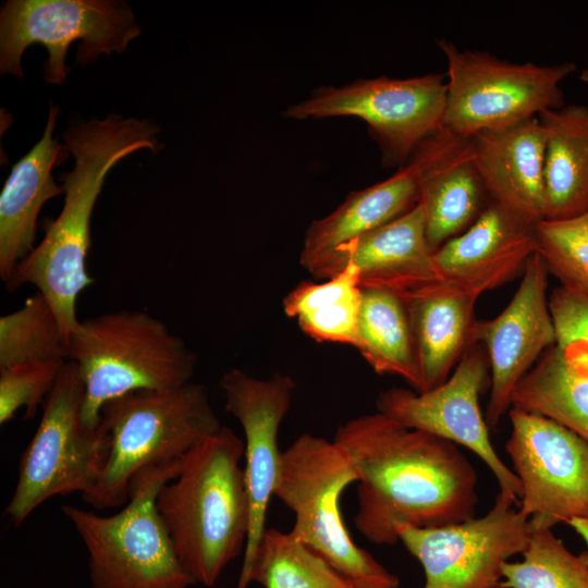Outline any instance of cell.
<instances>
[{"label": "cell", "instance_id": "1", "mask_svg": "<svg viewBox=\"0 0 588 588\" xmlns=\"http://www.w3.org/2000/svg\"><path fill=\"white\" fill-rule=\"evenodd\" d=\"M333 441L357 474V530L394 546L395 526L433 528L475 517L478 476L455 443L377 412L339 426Z\"/></svg>", "mask_w": 588, "mask_h": 588}, {"label": "cell", "instance_id": "2", "mask_svg": "<svg viewBox=\"0 0 588 588\" xmlns=\"http://www.w3.org/2000/svg\"><path fill=\"white\" fill-rule=\"evenodd\" d=\"M159 125L147 119L110 114L105 119L78 121L64 132V145L74 166L61 174L64 204L46 228L45 236L17 266L8 284L11 291L33 284L51 305L70 340L77 329L76 302L94 283L86 270L90 248V220L107 174L123 158L142 149L162 146Z\"/></svg>", "mask_w": 588, "mask_h": 588}, {"label": "cell", "instance_id": "3", "mask_svg": "<svg viewBox=\"0 0 588 588\" xmlns=\"http://www.w3.org/2000/svg\"><path fill=\"white\" fill-rule=\"evenodd\" d=\"M245 444L225 426L185 458L157 495V510L179 561L194 585L212 587L228 564L244 554L249 501L240 461Z\"/></svg>", "mask_w": 588, "mask_h": 588}, {"label": "cell", "instance_id": "4", "mask_svg": "<svg viewBox=\"0 0 588 588\" xmlns=\"http://www.w3.org/2000/svg\"><path fill=\"white\" fill-rule=\"evenodd\" d=\"M68 360L84 381L82 422L95 430L102 406L135 391L175 389L192 382L196 354L152 315L120 309L79 321Z\"/></svg>", "mask_w": 588, "mask_h": 588}, {"label": "cell", "instance_id": "5", "mask_svg": "<svg viewBox=\"0 0 588 588\" xmlns=\"http://www.w3.org/2000/svg\"><path fill=\"white\" fill-rule=\"evenodd\" d=\"M99 426L108 454L91 491L82 499L97 510L123 506L132 479L144 468L185 458L221 424L199 383L142 390L107 402Z\"/></svg>", "mask_w": 588, "mask_h": 588}, {"label": "cell", "instance_id": "6", "mask_svg": "<svg viewBox=\"0 0 588 588\" xmlns=\"http://www.w3.org/2000/svg\"><path fill=\"white\" fill-rule=\"evenodd\" d=\"M185 458L142 469L132 479L128 501L115 514L61 507L86 547L91 588L194 585L156 505L160 489L179 475Z\"/></svg>", "mask_w": 588, "mask_h": 588}, {"label": "cell", "instance_id": "7", "mask_svg": "<svg viewBox=\"0 0 588 588\" xmlns=\"http://www.w3.org/2000/svg\"><path fill=\"white\" fill-rule=\"evenodd\" d=\"M357 480L334 441L303 433L281 454L273 495L295 514L290 536L357 588H399L400 578L354 542L342 518L341 495Z\"/></svg>", "mask_w": 588, "mask_h": 588}, {"label": "cell", "instance_id": "8", "mask_svg": "<svg viewBox=\"0 0 588 588\" xmlns=\"http://www.w3.org/2000/svg\"><path fill=\"white\" fill-rule=\"evenodd\" d=\"M84 381L76 363L65 360L42 406L40 422L19 466L15 489L4 510L22 525L47 500L88 493L96 486L108 454V440L98 426L82 422Z\"/></svg>", "mask_w": 588, "mask_h": 588}, {"label": "cell", "instance_id": "9", "mask_svg": "<svg viewBox=\"0 0 588 588\" xmlns=\"http://www.w3.org/2000/svg\"><path fill=\"white\" fill-rule=\"evenodd\" d=\"M448 61V91L442 128L469 138L503 130L564 107L560 83L576 70L573 62L512 63L486 51H461L438 41Z\"/></svg>", "mask_w": 588, "mask_h": 588}, {"label": "cell", "instance_id": "10", "mask_svg": "<svg viewBox=\"0 0 588 588\" xmlns=\"http://www.w3.org/2000/svg\"><path fill=\"white\" fill-rule=\"evenodd\" d=\"M139 34L132 9L122 0H9L0 13V72L23 78L24 51L40 44L48 51L45 81L62 85L73 41H81L76 63L84 66L100 54L125 51Z\"/></svg>", "mask_w": 588, "mask_h": 588}, {"label": "cell", "instance_id": "11", "mask_svg": "<svg viewBox=\"0 0 588 588\" xmlns=\"http://www.w3.org/2000/svg\"><path fill=\"white\" fill-rule=\"evenodd\" d=\"M446 91L444 76L438 73L403 79L380 76L318 88L289 107L284 115L294 120L359 118L378 143L382 162L403 167L425 139L442 128Z\"/></svg>", "mask_w": 588, "mask_h": 588}, {"label": "cell", "instance_id": "12", "mask_svg": "<svg viewBox=\"0 0 588 588\" xmlns=\"http://www.w3.org/2000/svg\"><path fill=\"white\" fill-rule=\"evenodd\" d=\"M499 491L481 517L433 528L395 526L405 549L421 564L422 588H500L502 567L528 542L530 526Z\"/></svg>", "mask_w": 588, "mask_h": 588}, {"label": "cell", "instance_id": "13", "mask_svg": "<svg viewBox=\"0 0 588 588\" xmlns=\"http://www.w3.org/2000/svg\"><path fill=\"white\" fill-rule=\"evenodd\" d=\"M505 450L522 488L518 510L535 527L588 517V442L540 415L511 407Z\"/></svg>", "mask_w": 588, "mask_h": 588}, {"label": "cell", "instance_id": "14", "mask_svg": "<svg viewBox=\"0 0 588 588\" xmlns=\"http://www.w3.org/2000/svg\"><path fill=\"white\" fill-rule=\"evenodd\" d=\"M490 382L487 352L477 344L440 385L425 392L388 389L378 395L377 409L407 429L432 433L474 452L493 474L500 492L519 505L518 478L494 450L479 405Z\"/></svg>", "mask_w": 588, "mask_h": 588}, {"label": "cell", "instance_id": "15", "mask_svg": "<svg viewBox=\"0 0 588 588\" xmlns=\"http://www.w3.org/2000/svg\"><path fill=\"white\" fill-rule=\"evenodd\" d=\"M220 387L225 396V409L238 420L245 436L244 479L249 501V531L240 581L246 576L267 530L268 505L274 493L282 454L278 445L279 428L290 409L296 384L289 375L274 373L260 379L232 368L222 375Z\"/></svg>", "mask_w": 588, "mask_h": 588}, {"label": "cell", "instance_id": "16", "mask_svg": "<svg viewBox=\"0 0 588 588\" xmlns=\"http://www.w3.org/2000/svg\"><path fill=\"white\" fill-rule=\"evenodd\" d=\"M548 274L541 256L534 254L507 306L493 319L478 321V342L485 344L490 364L485 418L491 429L509 413L512 393L520 379L556 344L547 293Z\"/></svg>", "mask_w": 588, "mask_h": 588}, {"label": "cell", "instance_id": "17", "mask_svg": "<svg viewBox=\"0 0 588 588\" xmlns=\"http://www.w3.org/2000/svg\"><path fill=\"white\" fill-rule=\"evenodd\" d=\"M419 173V201L432 254L467 231L493 201L468 138L444 128L425 139L411 159Z\"/></svg>", "mask_w": 588, "mask_h": 588}, {"label": "cell", "instance_id": "18", "mask_svg": "<svg viewBox=\"0 0 588 588\" xmlns=\"http://www.w3.org/2000/svg\"><path fill=\"white\" fill-rule=\"evenodd\" d=\"M536 224L492 201L467 231L432 254L440 280L477 297L512 281L538 253Z\"/></svg>", "mask_w": 588, "mask_h": 588}, {"label": "cell", "instance_id": "19", "mask_svg": "<svg viewBox=\"0 0 588 588\" xmlns=\"http://www.w3.org/2000/svg\"><path fill=\"white\" fill-rule=\"evenodd\" d=\"M353 265L360 287L400 295L441 281L436 270L419 204L395 220L338 248L317 279H329Z\"/></svg>", "mask_w": 588, "mask_h": 588}, {"label": "cell", "instance_id": "20", "mask_svg": "<svg viewBox=\"0 0 588 588\" xmlns=\"http://www.w3.org/2000/svg\"><path fill=\"white\" fill-rule=\"evenodd\" d=\"M59 108L50 105L40 140L13 167L0 195V277L7 285L17 266L35 248L42 206L64 194L52 168L68 158V148L53 138Z\"/></svg>", "mask_w": 588, "mask_h": 588}, {"label": "cell", "instance_id": "21", "mask_svg": "<svg viewBox=\"0 0 588 588\" xmlns=\"http://www.w3.org/2000/svg\"><path fill=\"white\" fill-rule=\"evenodd\" d=\"M468 139L492 200L532 223L542 220L546 132L539 118Z\"/></svg>", "mask_w": 588, "mask_h": 588}, {"label": "cell", "instance_id": "22", "mask_svg": "<svg viewBox=\"0 0 588 588\" xmlns=\"http://www.w3.org/2000/svg\"><path fill=\"white\" fill-rule=\"evenodd\" d=\"M408 310L422 377L421 392L451 376L478 342L477 296L443 281L402 295Z\"/></svg>", "mask_w": 588, "mask_h": 588}, {"label": "cell", "instance_id": "23", "mask_svg": "<svg viewBox=\"0 0 588 588\" xmlns=\"http://www.w3.org/2000/svg\"><path fill=\"white\" fill-rule=\"evenodd\" d=\"M419 201V173L412 161L387 180L352 192L330 215L313 221L304 236L299 262L318 278L341 246L409 211Z\"/></svg>", "mask_w": 588, "mask_h": 588}, {"label": "cell", "instance_id": "24", "mask_svg": "<svg viewBox=\"0 0 588 588\" xmlns=\"http://www.w3.org/2000/svg\"><path fill=\"white\" fill-rule=\"evenodd\" d=\"M538 118L546 132L543 219L581 215L588 210V108L568 105Z\"/></svg>", "mask_w": 588, "mask_h": 588}, {"label": "cell", "instance_id": "25", "mask_svg": "<svg viewBox=\"0 0 588 588\" xmlns=\"http://www.w3.org/2000/svg\"><path fill=\"white\" fill-rule=\"evenodd\" d=\"M362 291L355 348L377 373L399 376L421 392L422 377L403 296L376 287Z\"/></svg>", "mask_w": 588, "mask_h": 588}, {"label": "cell", "instance_id": "26", "mask_svg": "<svg viewBox=\"0 0 588 588\" xmlns=\"http://www.w3.org/2000/svg\"><path fill=\"white\" fill-rule=\"evenodd\" d=\"M511 407L549 418L588 442V376L571 364L558 344L517 383Z\"/></svg>", "mask_w": 588, "mask_h": 588}, {"label": "cell", "instance_id": "27", "mask_svg": "<svg viewBox=\"0 0 588 588\" xmlns=\"http://www.w3.org/2000/svg\"><path fill=\"white\" fill-rule=\"evenodd\" d=\"M362 297L358 270L347 265L323 282L298 283L282 304L285 315L309 338L355 347Z\"/></svg>", "mask_w": 588, "mask_h": 588}, {"label": "cell", "instance_id": "28", "mask_svg": "<svg viewBox=\"0 0 588 588\" xmlns=\"http://www.w3.org/2000/svg\"><path fill=\"white\" fill-rule=\"evenodd\" d=\"M256 581L264 588H357L289 532L267 528L246 576L237 588Z\"/></svg>", "mask_w": 588, "mask_h": 588}, {"label": "cell", "instance_id": "29", "mask_svg": "<svg viewBox=\"0 0 588 588\" xmlns=\"http://www.w3.org/2000/svg\"><path fill=\"white\" fill-rule=\"evenodd\" d=\"M529 526L523 560L503 565L500 588H588V552L575 555L552 528Z\"/></svg>", "mask_w": 588, "mask_h": 588}, {"label": "cell", "instance_id": "30", "mask_svg": "<svg viewBox=\"0 0 588 588\" xmlns=\"http://www.w3.org/2000/svg\"><path fill=\"white\" fill-rule=\"evenodd\" d=\"M69 339L46 297L37 292L15 311L0 317V368L68 360Z\"/></svg>", "mask_w": 588, "mask_h": 588}, {"label": "cell", "instance_id": "31", "mask_svg": "<svg viewBox=\"0 0 588 588\" xmlns=\"http://www.w3.org/2000/svg\"><path fill=\"white\" fill-rule=\"evenodd\" d=\"M538 254L562 285L588 292V210L536 224Z\"/></svg>", "mask_w": 588, "mask_h": 588}, {"label": "cell", "instance_id": "32", "mask_svg": "<svg viewBox=\"0 0 588 588\" xmlns=\"http://www.w3.org/2000/svg\"><path fill=\"white\" fill-rule=\"evenodd\" d=\"M65 360L26 363L0 368V424L25 409V418L32 419L38 407L44 406Z\"/></svg>", "mask_w": 588, "mask_h": 588}, {"label": "cell", "instance_id": "33", "mask_svg": "<svg viewBox=\"0 0 588 588\" xmlns=\"http://www.w3.org/2000/svg\"><path fill=\"white\" fill-rule=\"evenodd\" d=\"M549 308L559 346L588 343V292L561 285L550 294Z\"/></svg>", "mask_w": 588, "mask_h": 588}, {"label": "cell", "instance_id": "34", "mask_svg": "<svg viewBox=\"0 0 588 588\" xmlns=\"http://www.w3.org/2000/svg\"><path fill=\"white\" fill-rule=\"evenodd\" d=\"M571 364L581 373L588 376V343L575 342L564 348Z\"/></svg>", "mask_w": 588, "mask_h": 588}, {"label": "cell", "instance_id": "35", "mask_svg": "<svg viewBox=\"0 0 588 588\" xmlns=\"http://www.w3.org/2000/svg\"><path fill=\"white\" fill-rule=\"evenodd\" d=\"M567 525H569L588 544V517L574 518Z\"/></svg>", "mask_w": 588, "mask_h": 588}, {"label": "cell", "instance_id": "36", "mask_svg": "<svg viewBox=\"0 0 588 588\" xmlns=\"http://www.w3.org/2000/svg\"><path fill=\"white\" fill-rule=\"evenodd\" d=\"M579 78L583 83H585L586 85H588V69H585L580 75H579Z\"/></svg>", "mask_w": 588, "mask_h": 588}]
</instances>
